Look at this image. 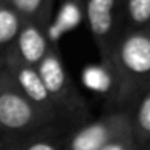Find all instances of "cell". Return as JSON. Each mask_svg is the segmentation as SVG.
Here are the masks:
<instances>
[{
    "label": "cell",
    "instance_id": "1",
    "mask_svg": "<svg viewBox=\"0 0 150 150\" xmlns=\"http://www.w3.org/2000/svg\"><path fill=\"white\" fill-rule=\"evenodd\" d=\"M50 124L52 121L23 94L4 66L0 74V134L23 136Z\"/></svg>",
    "mask_w": 150,
    "mask_h": 150
},
{
    "label": "cell",
    "instance_id": "2",
    "mask_svg": "<svg viewBox=\"0 0 150 150\" xmlns=\"http://www.w3.org/2000/svg\"><path fill=\"white\" fill-rule=\"evenodd\" d=\"M132 132L127 111H110L74 129L65 142V150H102L118 137Z\"/></svg>",
    "mask_w": 150,
    "mask_h": 150
},
{
    "label": "cell",
    "instance_id": "3",
    "mask_svg": "<svg viewBox=\"0 0 150 150\" xmlns=\"http://www.w3.org/2000/svg\"><path fill=\"white\" fill-rule=\"evenodd\" d=\"M37 71H39L44 86L49 91L57 110H58V115H78L79 111L86 110V102L76 91L73 81L69 79L68 71L63 66V62L60 60L57 52L50 49L49 53L44 57V60L37 65Z\"/></svg>",
    "mask_w": 150,
    "mask_h": 150
},
{
    "label": "cell",
    "instance_id": "4",
    "mask_svg": "<svg viewBox=\"0 0 150 150\" xmlns=\"http://www.w3.org/2000/svg\"><path fill=\"white\" fill-rule=\"evenodd\" d=\"M4 66L8 73L11 74V78L15 79V82L18 84V87L23 91V94L49 118L52 123H55L60 118L58 110H57L55 103H53L52 97H50L49 91L44 86V81L40 78L37 66H31L28 63H24L20 57L15 53L13 49H8L4 53Z\"/></svg>",
    "mask_w": 150,
    "mask_h": 150
},
{
    "label": "cell",
    "instance_id": "5",
    "mask_svg": "<svg viewBox=\"0 0 150 150\" xmlns=\"http://www.w3.org/2000/svg\"><path fill=\"white\" fill-rule=\"evenodd\" d=\"M113 66L129 86L150 76V34L144 31L131 33L121 40L115 52Z\"/></svg>",
    "mask_w": 150,
    "mask_h": 150
},
{
    "label": "cell",
    "instance_id": "6",
    "mask_svg": "<svg viewBox=\"0 0 150 150\" xmlns=\"http://www.w3.org/2000/svg\"><path fill=\"white\" fill-rule=\"evenodd\" d=\"M81 79L84 86L91 91L102 95H108L116 100L129 94V86L126 84L113 63H98V65H87L82 69Z\"/></svg>",
    "mask_w": 150,
    "mask_h": 150
},
{
    "label": "cell",
    "instance_id": "7",
    "mask_svg": "<svg viewBox=\"0 0 150 150\" xmlns=\"http://www.w3.org/2000/svg\"><path fill=\"white\" fill-rule=\"evenodd\" d=\"M15 53L31 66H37L49 53V40L45 37V29H40L37 24H23L16 36Z\"/></svg>",
    "mask_w": 150,
    "mask_h": 150
},
{
    "label": "cell",
    "instance_id": "8",
    "mask_svg": "<svg viewBox=\"0 0 150 150\" xmlns=\"http://www.w3.org/2000/svg\"><path fill=\"white\" fill-rule=\"evenodd\" d=\"M82 20H84V8L76 0H63L53 20L45 28V37L49 44L60 42L62 37L81 26Z\"/></svg>",
    "mask_w": 150,
    "mask_h": 150
},
{
    "label": "cell",
    "instance_id": "9",
    "mask_svg": "<svg viewBox=\"0 0 150 150\" xmlns=\"http://www.w3.org/2000/svg\"><path fill=\"white\" fill-rule=\"evenodd\" d=\"M116 0H87L84 8V18L89 29L97 40L103 42L110 36L115 24Z\"/></svg>",
    "mask_w": 150,
    "mask_h": 150
},
{
    "label": "cell",
    "instance_id": "10",
    "mask_svg": "<svg viewBox=\"0 0 150 150\" xmlns=\"http://www.w3.org/2000/svg\"><path fill=\"white\" fill-rule=\"evenodd\" d=\"M44 131L45 127L23 136H8L0 150H65L53 134H45Z\"/></svg>",
    "mask_w": 150,
    "mask_h": 150
},
{
    "label": "cell",
    "instance_id": "11",
    "mask_svg": "<svg viewBox=\"0 0 150 150\" xmlns=\"http://www.w3.org/2000/svg\"><path fill=\"white\" fill-rule=\"evenodd\" d=\"M132 134L140 147L150 145V89L144 94L136 108L134 116H131Z\"/></svg>",
    "mask_w": 150,
    "mask_h": 150
},
{
    "label": "cell",
    "instance_id": "12",
    "mask_svg": "<svg viewBox=\"0 0 150 150\" xmlns=\"http://www.w3.org/2000/svg\"><path fill=\"white\" fill-rule=\"evenodd\" d=\"M21 16L11 7H0V50H8L21 29ZM0 53V58H2Z\"/></svg>",
    "mask_w": 150,
    "mask_h": 150
},
{
    "label": "cell",
    "instance_id": "13",
    "mask_svg": "<svg viewBox=\"0 0 150 150\" xmlns=\"http://www.w3.org/2000/svg\"><path fill=\"white\" fill-rule=\"evenodd\" d=\"M127 15L134 24H147L150 21V0H127Z\"/></svg>",
    "mask_w": 150,
    "mask_h": 150
},
{
    "label": "cell",
    "instance_id": "14",
    "mask_svg": "<svg viewBox=\"0 0 150 150\" xmlns=\"http://www.w3.org/2000/svg\"><path fill=\"white\" fill-rule=\"evenodd\" d=\"M8 2L20 16H34L40 11L45 0H8Z\"/></svg>",
    "mask_w": 150,
    "mask_h": 150
},
{
    "label": "cell",
    "instance_id": "15",
    "mask_svg": "<svg viewBox=\"0 0 150 150\" xmlns=\"http://www.w3.org/2000/svg\"><path fill=\"white\" fill-rule=\"evenodd\" d=\"M102 150H142V147L137 144L132 132H127L118 139L111 140L108 145H105Z\"/></svg>",
    "mask_w": 150,
    "mask_h": 150
},
{
    "label": "cell",
    "instance_id": "16",
    "mask_svg": "<svg viewBox=\"0 0 150 150\" xmlns=\"http://www.w3.org/2000/svg\"><path fill=\"white\" fill-rule=\"evenodd\" d=\"M2 69H4V57L0 58V74H2Z\"/></svg>",
    "mask_w": 150,
    "mask_h": 150
},
{
    "label": "cell",
    "instance_id": "17",
    "mask_svg": "<svg viewBox=\"0 0 150 150\" xmlns=\"http://www.w3.org/2000/svg\"><path fill=\"white\" fill-rule=\"evenodd\" d=\"M0 7H2V5H0Z\"/></svg>",
    "mask_w": 150,
    "mask_h": 150
},
{
    "label": "cell",
    "instance_id": "18",
    "mask_svg": "<svg viewBox=\"0 0 150 150\" xmlns=\"http://www.w3.org/2000/svg\"><path fill=\"white\" fill-rule=\"evenodd\" d=\"M149 147H150V145H149Z\"/></svg>",
    "mask_w": 150,
    "mask_h": 150
}]
</instances>
